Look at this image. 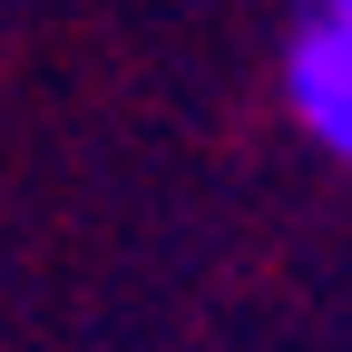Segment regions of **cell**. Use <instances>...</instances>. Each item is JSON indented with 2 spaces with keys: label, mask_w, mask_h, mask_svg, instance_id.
Returning a JSON list of instances; mask_svg holds the SVG:
<instances>
[{
  "label": "cell",
  "mask_w": 352,
  "mask_h": 352,
  "mask_svg": "<svg viewBox=\"0 0 352 352\" xmlns=\"http://www.w3.org/2000/svg\"><path fill=\"white\" fill-rule=\"evenodd\" d=\"M284 108L333 166H352V0H303L284 30Z\"/></svg>",
  "instance_id": "obj_1"
}]
</instances>
